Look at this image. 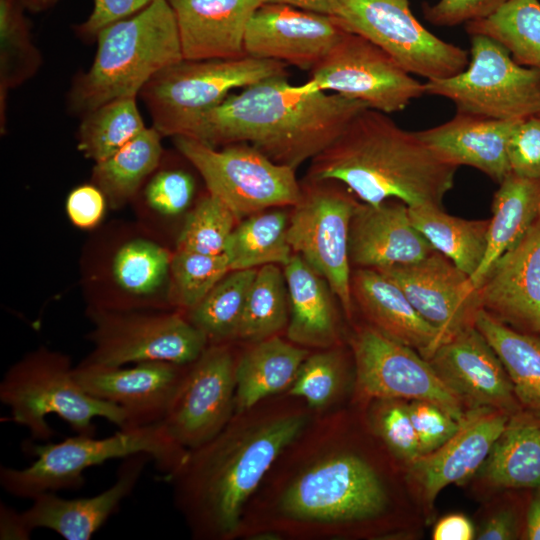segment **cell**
<instances>
[{
    "label": "cell",
    "instance_id": "6da1fadb",
    "mask_svg": "<svg viewBox=\"0 0 540 540\" xmlns=\"http://www.w3.org/2000/svg\"><path fill=\"white\" fill-rule=\"evenodd\" d=\"M343 424L333 408L315 414L247 502L238 538L334 539L386 513L384 481L368 458L345 445Z\"/></svg>",
    "mask_w": 540,
    "mask_h": 540
},
{
    "label": "cell",
    "instance_id": "7a4b0ae2",
    "mask_svg": "<svg viewBox=\"0 0 540 540\" xmlns=\"http://www.w3.org/2000/svg\"><path fill=\"white\" fill-rule=\"evenodd\" d=\"M287 392L270 396L234 413L206 443L188 450L164 480L196 540L238 538L249 499L285 449L315 414Z\"/></svg>",
    "mask_w": 540,
    "mask_h": 540
},
{
    "label": "cell",
    "instance_id": "3957f363",
    "mask_svg": "<svg viewBox=\"0 0 540 540\" xmlns=\"http://www.w3.org/2000/svg\"><path fill=\"white\" fill-rule=\"evenodd\" d=\"M365 108L360 100L274 76L229 94L187 136L212 147L249 143L275 163L296 169L329 146Z\"/></svg>",
    "mask_w": 540,
    "mask_h": 540
},
{
    "label": "cell",
    "instance_id": "277c9868",
    "mask_svg": "<svg viewBox=\"0 0 540 540\" xmlns=\"http://www.w3.org/2000/svg\"><path fill=\"white\" fill-rule=\"evenodd\" d=\"M457 168L439 159L416 132L365 108L311 159L306 178L338 181L371 205L397 199L408 207H442Z\"/></svg>",
    "mask_w": 540,
    "mask_h": 540
},
{
    "label": "cell",
    "instance_id": "5b68a950",
    "mask_svg": "<svg viewBox=\"0 0 540 540\" xmlns=\"http://www.w3.org/2000/svg\"><path fill=\"white\" fill-rule=\"evenodd\" d=\"M90 68L68 92V108L83 116L120 98H136L161 70L183 59L175 14L167 0L103 28Z\"/></svg>",
    "mask_w": 540,
    "mask_h": 540
},
{
    "label": "cell",
    "instance_id": "8992f818",
    "mask_svg": "<svg viewBox=\"0 0 540 540\" xmlns=\"http://www.w3.org/2000/svg\"><path fill=\"white\" fill-rule=\"evenodd\" d=\"M30 448L36 460L23 469L1 466L0 484L12 496L31 500L45 492L78 489L84 484L86 469L140 453L148 454L167 476L188 452L167 434L161 421L119 429L104 438L77 434L59 443Z\"/></svg>",
    "mask_w": 540,
    "mask_h": 540
},
{
    "label": "cell",
    "instance_id": "52a82bcc",
    "mask_svg": "<svg viewBox=\"0 0 540 540\" xmlns=\"http://www.w3.org/2000/svg\"><path fill=\"white\" fill-rule=\"evenodd\" d=\"M287 64L252 56L186 60L153 76L139 93L162 136H187L200 118L233 90L274 76H288Z\"/></svg>",
    "mask_w": 540,
    "mask_h": 540
},
{
    "label": "cell",
    "instance_id": "ba28073f",
    "mask_svg": "<svg viewBox=\"0 0 540 540\" xmlns=\"http://www.w3.org/2000/svg\"><path fill=\"white\" fill-rule=\"evenodd\" d=\"M67 358L40 352L13 366L0 382V400L11 419L32 438L48 440L53 429L46 420L55 414L80 435L94 436L93 420L104 418L125 427L123 410L88 394L74 377Z\"/></svg>",
    "mask_w": 540,
    "mask_h": 540
},
{
    "label": "cell",
    "instance_id": "9c48e42d",
    "mask_svg": "<svg viewBox=\"0 0 540 540\" xmlns=\"http://www.w3.org/2000/svg\"><path fill=\"white\" fill-rule=\"evenodd\" d=\"M173 142L199 172L208 193L238 220L271 208L292 207L300 198L296 169L275 163L249 143L217 149L188 136H175Z\"/></svg>",
    "mask_w": 540,
    "mask_h": 540
},
{
    "label": "cell",
    "instance_id": "30bf717a",
    "mask_svg": "<svg viewBox=\"0 0 540 540\" xmlns=\"http://www.w3.org/2000/svg\"><path fill=\"white\" fill-rule=\"evenodd\" d=\"M470 58L460 73L427 80L424 93L444 97L458 113L499 120L540 115V70L517 63L496 40L470 35Z\"/></svg>",
    "mask_w": 540,
    "mask_h": 540
},
{
    "label": "cell",
    "instance_id": "8fae6325",
    "mask_svg": "<svg viewBox=\"0 0 540 540\" xmlns=\"http://www.w3.org/2000/svg\"><path fill=\"white\" fill-rule=\"evenodd\" d=\"M289 216L287 239L329 283L347 319H352L349 229L360 201L342 183L306 178Z\"/></svg>",
    "mask_w": 540,
    "mask_h": 540
},
{
    "label": "cell",
    "instance_id": "7c38bea8",
    "mask_svg": "<svg viewBox=\"0 0 540 540\" xmlns=\"http://www.w3.org/2000/svg\"><path fill=\"white\" fill-rule=\"evenodd\" d=\"M336 23L388 53L404 70L427 80L452 77L469 62L466 50L428 31L409 0H338Z\"/></svg>",
    "mask_w": 540,
    "mask_h": 540
},
{
    "label": "cell",
    "instance_id": "4fadbf2b",
    "mask_svg": "<svg viewBox=\"0 0 540 540\" xmlns=\"http://www.w3.org/2000/svg\"><path fill=\"white\" fill-rule=\"evenodd\" d=\"M349 344L357 397L430 402L462 421L468 410L416 350L396 342L372 326L354 328Z\"/></svg>",
    "mask_w": 540,
    "mask_h": 540
},
{
    "label": "cell",
    "instance_id": "5bb4252c",
    "mask_svg": "<svg viewBox=\"0 0 540 540\" xmlns=\"http://www.w3.org/2000/svg\"><path fill=\"white\" fill-rule=\"evenodd\" d=\"M306 85L360 100L389 114L424 95L423 83L366 38L345 31L327 56L310 71Z\"/></svg>",
    "mask_w": 540,
    "mask_h": 540
},
{
    "label": "cell",
    "instance_id": "9a60e30c",
    "mask_svg": "<svg viewBox=\"0 0 540 540\" xmlns=\"http://www.w3.org/2000/svg\"><path fill=\"white\" fill-rule=\"evenodd\" d=\"M237 357L228 343L210 344L187 371L161 421L187 450L216 436L235 412Z\"/></svg>",
    "mask_w": 540,
    "mask_h": 540
},
{
    "label": "cell",
    "instance_id": "2e32d148",
    "mask_svg": "<svg viewBox=\"0 0 540 540\" xmlns=\"http://www.w3.org/2000/svg\"><path fill=\"white\" fill-rule=\"evenodd\" d=\"M91 334L95 349L82 365L122 367L129 363L194 362L209 344L207 336L179 314L98 316Z\"/></svg>",
    "mask_w": 540,
    "mask_h": 540
},
{
    "label": "cell",
    "instance_id": "e0dca14e",
    "mask_svg": "<svg viewBox=\"0 0 540 540\" xmlns=\"http://www.w3.org/2000/svg\"><path fill=\"white\" fill-rule=\"evenodd\" d=\"M377 270L401 288L415 310L442 333L445 342L475 326L476 316L483 309L479 288L438 251L412 264Z\"/></svg>",
    "mask_w": 540,
    "mask_h": 540
},
{
    "label": "cell",
    "instance_id": "ac0fdd59",
    "mask_svg": "<svg viewBox=\"0 0 540 540\" xmlns=\"http://www.w3.org/2000/svg\"><path fill=\"white\" fill-rule=\"evenodd\" d=\"M345 33L332 16L283 4H262L244 38L246 55L311 71Z\"/></svg>",
    "mask_w": 540,
    "mask_h": 540
},
{
    "label": "cell",
    "instance_id": "d6986e66",
    "mask_svg": "<svg viewBox=\"0 0 540 540\" xmlns=\"http://www.w3.org/2000/svg\"><path fill=\"white\" fill-rule=\"evenodd\" d=\"M188 365L163 361L130 368L80 364L73 374L88 394L120 407L126 418L123 429H129L163 420Z\"/></svg>",
    "mask_w": 540,
    "mask_h": 540
},
{
    "label": "cell",
    "instance_id": "ffe728a7",
    "mask_svg": "<svg viewBox=\"0 0 540 540\" xmlns=\"http://www.w3.org/2000/svg\"><path fill=\"white\" fill-rule=\"evenodd\" d=\"M427 360L467 409L487 407L508 415L523 410L500 358L475 326L441 344Z\"/></svg>",
    "mask_w": 540,
    "mask_h": 540
},
{
    "label": "cell",
    "instance_id": "44dd1931",
    "mask_svg": "<svg viewBox=\"0 0 540 540\" xmlns=\"http://www.w3.org/2000/svg\"><path fill=\"white\" fill-rule=\"evenodd\" d=\"M482 308L500 322L540 335V213L480 284Z\"/></svg>",
    "mask_w": 540,
    "mask_h": 540
},
{
    "label": "cell",
    "instance_id": "7402d4cb",
    "mask_svg": "<svg viewBox=\"0 0 540 540\" xmlns=\"http://www.w3.org/2000/svg\"><path fill=\"white\" fill-rule=\"evenodd\" d=\"M437 250L413 225L397 199L359 202L350 222L349 260L356 268L383 269L418 262Z\"/></svg>",
    "mask_w": 540,
    "mask_h": 540
},
{
    "label": "cell",
    "instance_id": "603a6c76",
    "mask_svg": "<svg viewBox=\"0 0 540 540\" xmlns=\"http://www.w3.org/2000/svg\"><path fill=\"white\" fill-rule=\"evenodd\" d=\"M509 416L493 408L470 409L443 445L408 463L410 476L428 503L446 486L463 483L482 467Z\"/></svg>",
    "mask_w": 540,
    "mask_h": 540
},
{
    "label": "cell",
    "instance_id": "cb8c5ba5",
    "mask_svg": "<svg viewBox=\"0 0 540 540\" xmlns=\"http://www.w3.org/2000/svg\"><path fill=\"white\" fill-rule=\"evenodd\" d=\"M151 460L144 453L124 458L115 482L95 496L65 499L55 492L39 494L32 499V505L22 512L23 520L31 531L46 528L66 540H89L132 493Z\"/></svg>",
    "mask_w": 540,
    "mask_h": 540
},
{
    "label": "cell",
    "instance_id": "d4e9b609",
    "mask_svg": "<svg viewBox=\"0 0 540 540\" xmlns=\"http://www.w3.org/2000/svg\"><path fill=\"white\" fill-rule=\"evenodd\" d=\"M167 1L175 14L183 59L246 56V29L262 0Z\"/></svg>",
    "mask_w": 540,
    "mask_h": 540
},
{
    "label": "cell",
    "instance_id": "484cf974",
    "mask_svg": "<svg viewBox=\"0 0 540 540\" xmlns=\"http://www.w3.org/2000/svg\"><path fill=\"white\" fill-rule=\"evenodd\" d=\"M351 295L367 324L428 359L445 342L442 333L412 306L401 288L377 269L351 272Z\"/></svg>",
    "mask_w": 540,
    "mask_h": 540
},
{
    "label": "cell",
    "instance_id": "4316f807",
    "mask_svg": "<svg viewBox=\"0 0 540 540\" xmlns=\"http://www.w3.org/2000/svg\"><path fill=\"white\" fill-rule=\"evenodd\" d=\"M518 121L457 112L449 121L416 134L442 161L476 168L499 184L511 173L508 144Z\"/></svg>",
    "mask_w": 540,
    "mask_h": 540
},
{
    "label": "cell",
    "instance_id": "83f0119b",
    "mask_svg": "<svg viewBox=\"0 0 540 540\" xmlns=\"http://www.w3.org/2000/svg\"><path fill=\"white\" fill-rule=\"evenodd\" d=\"M289 297L287 339L308 349L342 345L336 298L327 280L300 255L283 266Z\"/></svg>",
    "mask_w": 540,
    "mask_h": 540
},
{
    "label": "cell",
    "instance_id": "f1b7e54d",
    "mask_svg": "<svg viewBox=\"0 0 540 540\" xmlns=\"http://www.w3.org/2000/svg\"><path fill=\"white\" fill-rule=\"evenodd\" d=\"M238 357L235 367V412L286 392L297 371L311 353L279 335L250 343Z\"/></svg>",
    "mask_w": 540,
    "mask_h": 540
},
{
    "label": "cell",
    "instance_id": "f546056e",
    "mask_svg": "<svg viewBox=\"0 0 540 540\" xmlns=\"http://www.w3.org/2000/svg\"><path fill=\"white\" fill-rule=\"evenodd\" d=\"M540 213V180L510 173L500 183L492 202L488 244L477 271L470 277L480 286L491 266L527 233Z\"/></svg>",
    "mask_w": 540,
    "mask_h": 540
},
{
    "label": "cell",
    "instance_id": "4dcf8cb0",
    "mask_svg": "<svg viewBox=\"0 0 540 540\" xmlns=\"http://www.w3.org/2000/svg\"><path fill=\"white\" fill-rule=\"evenodd\" d=\"M483 476L501 488H540V415L509 416L482 465Z\"/></svg>",
    "mask_w": 540,
    "mask_h": 540
},
{
    "label": "cell",
    "instance_id": "1f68e13d",
    "mask_svg": "<svg viewBox=\"0 0 540 540\" xmlns=\"http://www.w3.org/2000/svg\"><path fill=\"white\" fill-rule=\"evenodd\" d=\"M475 327L500 358L522 408L540 415V335L518 331L484 309Z\"/></svg>",
    "mask_w": 540,
    "mask_h": 540
},
{
    "label": "cell",
    "instance_id": "d6a6232c",
    "mask_svg": "<svg viewBox=\"0 0 540 540\" xmlns=\"http://www.w3.org/2000/svg\"><path fill=\"white\" fill-rule=\"evenodd\" d=\"M413 225L432 246L471 277L479 268L488 244L489 220L451 216L442 207H408Z\"/></svg>",
    "mask_w": 540,
    "mask_h": 540
},
{
    "label": "cell",
    "instance_id": "836d02e7",
    "mask_svg": "<svg viewBox=\"0 0 540 540\" xmlns=\"http://www.w3.org/2000/svg\"><path fill=\"white\" fill-rule=\"evenodd\" d=\"M289 216L282 208H271L242 219L224 251L230 271L284 266L293 255L287 239Z\"/></svg>",
    "mask_w": 540,
    "mask_h": 540
},
{
    "label": "cell",
    "instance_id": "e575fe53",
    "mask_svg": "<svg viewBox=\"0 0 540 540\" xmlns=\"http://www.w3.org/2000/svg\"><path fill=\"white\" fill-rule=\"evenodd\" d=\"M161 137L154 127H147L113 155L95 163L93 184L111 207L126 203L157 168L162 155Z\"/></svg>",
    "mask_w": 540,
    "mask_h": 540
},
{
    "label": "cell",
    "instance_id": "d590c367",
    "mask_svg": "<svg viewBox=\"0 0 540 540\" xmlns=\"http://www.w3.org/2000/svg\"><path fill=\"white\" fill-rule=\"evenodd\" d=\"M23 0H0V126H6L7 96L34 76L42 58L32 41Z\"/></svg>",
    "mask_w": 540,
    "mask_h": 540
},
{
    "label": "cell",
    "instance_id": "8d00e7d4",
    "mask_svg": "<svg viewBox=\"0 0 540 540\" xmlns=\"http://www.w3.org/2000/svg\"><path fill=\"white\" fill-rule=\"evenodd\" d=\"M466 30L496 40L517 63L540 70L539 0H508L492 15L466 23Z\"/></svg>",
    "mask_w": 540,
    "mask_h": 540
},
{
    "label": "cell",
    "instance_id": "74e56055",
    "mask_svg": "<svg viewBox=\"0 0 540 540\" xmlns=\"http://www.w3.org/2000/svg\"><path fill=\"white\" fill-rule=\"evenodd\" d=\"M289 321V297L283 270L276 264L257 269L249 288L237 338L258 342L286 330Z\"/></svg>",
    "mask_w": 540,
    "mask_h": 540
},
{
    "label": "cell",
    "instance_id": "f35d334b",
    "mask_svg": "<svg viewBox=\"0 0 540 540\" xmlns=\"http://www.w3.org/2000/svg\"><path fill=\"white\" fill-rule=\"evenodd\" d=\"M146 128L136 98L112 100L82 116L78 148L96 163L113 155Z\"/></svg>",
    "mask_w": 540,
    "mask_h": 540
},
{
    "label": "cell",
    "instance_id": "ab89813d",
    "mask_svg": "<svg viewBox=\"0 0 540 540\" xmlns=\"http://www.w3.org/2000/svg\"><path fill=\"white\" fill-rule=\"evenodd\" d=\"M257 269L230 271L189 310L188 320L207 336L209 343H227L237 338L247 294Z\"/></svg>",
    "mask_w": 540,
    "mask_h": 540
},
{
    "label": "cell",
    "instance_id": "60d3db41",
    "mask_svg": "<svg viewBox=\"0 0 540 540\" xmlns=\"http://www.w3.org/2000/svg\"><path fill=\"white\" fill-rule=\"evenodd\" d=\"M347 360L342 345L311 352L286 392L304 400L316 412L332 409L347 384Z\"/></svg>",
    "mask_w": 540,
    "mask_h": 540
},
{
    "label": "cell",
    "instance_id": "b9f144b4",
    "mask_svg": "<svg viewBox=\"0 0 540 540\" xmlns=\"http://www.w3.org/2000/svg\"><path fill=\"white\" fill-rule=\"evenodd\" d=\"M237 221L235 214L222 201L207 193L188 213L176 250L222 254Z\"/></svg>",
    "mask_w": 540,
    "mask_h": 540
},
{
    "label": "cell",
    "instance_id": "7bdbcfd3",
    "mask_svg": "<svg viewBox=\"0 0 540 540\" xmlns=\"http://www.w3.org/2000/svg\"><path fill=\"white\" fill-rule=\"evenodd\" d=\"M169 252L151 241L136 239L123 245L113 261V274L127 292L143 295L155 291L170 270Z\"/></svg>",
    "mask_w": 540,
    "mask_h": 540
},
{
    "label": "cell",
    "instance_id": "ee69618b",
    "mask_svg": "<svg viewBox=\"0 0 540 540\" xmlns=\"http://www.w3.org/2000/svg\"><path fill=\"white\" fill-rule=\"evenodd\" d=\"M170 272L176 302L193 309L230 272L227 256L176 250Z\"/></svg>",
    "mask_w": 540,
    "mask_h": 540
},
{
    "label": "cell",
    "instance_id": "f6af8a7d",
    "mask_svg": "<svg viewBox=\"0 0 540 540\" xmlns=\"http://www.w3.org/2000/svg\"><path fill=\"white\" fill-rule=\"evenodd\" d=\"M372 406L373 431L398 458L409 463L421 455L418 436L404 400L377 399Z\"/></svg>",
    "mask_w": 540,
    "mask_h": 540
},
{
    "label": "cell",
    "instance_id": "bcb514c9",
    "mask_svg": "<svg viewBox=\"0 0 540 540\" xmlns=\"http://www.w3.org/2000/svg\"><path fill=\"white\" fill-rule=\"evenodd\" d=\"M195 190L193 177L183 170H165L156 174L145 190L147 203L162 215L174 216L190 205Z\"/></svg>",
    "mask_w": 540,
    "mask_h": 540
},
{
    "label": "cell",
    "instance_id": "7dc6e473",
    "mask_svg": "<svg viewBox=\"0 0 540 540\" xmlns=\"http://www.w3.org/2000/svg\"><path fill=\"white\" fill-rule=\"evenodd\" d=\"M407 407L418 436L421 455L443 445L457 432L463 421H458L427 401L412 400L407 402Z\"/></svg>",
    "mask_w": 540,
    "mask_h": 540
},
{
    "label": "cell",
    "instance_id": "c3c4849f",
    "mask_svg": "<svg viewBox=\"0 0 540 540\" xmlns=\"http://www.w3.org/2000/svg\"><path fill=\"white\" fill-rule=\"evenodd\" d=\"M511 173L540 180V115L517 122L508 144Z\"/></svg>",
    "mask_w": 540,
    "mask_h": 540
},
{
    "label": "cell",
    "instance_id": "681fc988",
    "mask_svg": "<svg viewBox=\"0 0 540 540\" xmlns=\"http://www.w3.org/2000/svg\"><path fill=\"white\" fill-rule=\"evenodd\" d=\"M508 0H439L424 4L427 21L437 26H455L486 18L495 13Z\"/></svg>",
    "mask_w": 540,
    "mask_h": 540
},
{
    "label": "cell",
    "instance_id": "f907efd6",
    "mask_svg": "<svg viewBox=\"0 0 540 540\" xmlns=\"http://www.w3.org/2000/svg\"><path fill=\"white\" fill-rule=\"evenodd\" d=\"M155 0H94L88 18L77 25L78 36L85 40H95L106 26L125 19L141 11Z\"/></svg>",
    "mask_w": 540,
    "mask_h": 540
},
{
    "label": "cell",
    "instance_id": "816d5d0a",
    "mask_svg": "<svg viewBox=\"0 0 540 540\" xmlns=\"http://www.w3.org/2000/svg\"><path fill=\"white\" fill-rule=\"evenodd\" d=\"M106 202L103 192L97 186L82 185L70 192L66 209L74 225L89 229L101 221Z\"/></svg>",
    "mask_w": 540,
    "mask_h": 540
},
{
    "label": "cell",
    "instance_id": "f5cc1de1",
    "mask_svg": "<svg viewBox=\"0 0 540 540\" xmlns=\"http://www.w3.org/2000/svg\"><path fill=\"white\" fill-rule=\"evenodd\" d=\"M518 536V519L511 509H502L492 514L480 528L479 540H510Z\"/></svg>",
    "mask_w": 540,
    "mask_h": 540
},
{
    "label": "cell",
    "instance_id": "db71d44e",
    "mask_svg": "<svg viewBox=\"0 0 540 540\" xmlns=\"http://www.w3.org/2000/svg\"><path fill=\"white\" fill-rule=\"evenodd\" d=\"M475 536L472 522L462 514H450L440 519L434 527V540H471Z\"/></svg>",
    "mask_w": 540,
    "mask_h": 540
},
{
    "label": "cell",
    "instance_id": "11a10c76",
    "mask_svg": "<svg viewBox=\"0 0 540 540\" xmlns=\"http://www.w3.org/2000/svg\"><path fill=\"white\" fill-rule=\"evenodd\" d=\"M31 530L25 524L22 513L1 503L0 505V538L21 539L30 538Z\"/></svg>",
    "mask_w": 540,
    "mask_h": 540
},
{
    "label": "cell",
    "instance_id": "9f6ffc18",
    "mask_svg": "<svg viewBox=\"0 0 540 540\" xmlns=\"http://www.w3.org/2000/svg\"><path fill=\"white\" fill-rule=\"evenodd\" d=\"M263 4H283L332 16L338 0H262Z\"/></svg>",
    "mask_w": 540,
    "mask_h": 540
},
{
    "label": "cell",
    "instance_id": "6f0895ef",
    "mask_svg": "<svg viewBox=\"0 0 540 540\" xmlns=\"http://www.w3.org/2000/svg\"><path fill=\"white\" fill-rule=\"evenodd\" d=\"M526 537L530 540H540V488L537 489L530 501L526 514Z\"/></svg>",
    "mask_w": 540,
    "mask_h": 540
},
{
    "label": "cell",
    "instance_id": "680465c9",
    "mask_svg": "<svg viewBox=\"0 0 540 540\" xmlns=\"http://www.w3.org/2000/svg\"><path fill=\"white\" fill-rule=\"evenodd\" d=\"M59 0H23L27 10L37 13L51 8Z\"/></svg>",
    "mask_w": 540,
    "mask_h": 540
}]
</instances>
